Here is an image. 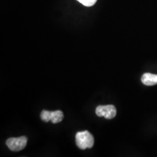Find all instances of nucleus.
Listing matches in <instances>:
<instances>
[{
  "instance_id": "1",
  "label": "nucleus",
  "mask_w": 157,
  "mask_h": 157,
  "mask_svg": "<svg viewBox=\"0 0 157 157\" xmlns=\"http://www.w3.org/2000/svg\"><path fill=\"white\" fill-rule=\"evenodd\" d=\"M76 143L78 148L84 150L86 148H91L94 145V137L88 131L78 132L76 134Z\"/></svg>"
},
{
  "instance_id": "2",
  "label": "nucleus",
  "mask_w": 157,
  "mask_h": 157,
  "mask_svg": "<svg viewBox=\"0 0 157 157\" xmlns=\"http://www.w3.org/2000/svg\"><path fill=\"white\" fill-rule=\"evenodd\" d=\"M6 144L10 150L13 151H19L23 150L27 145V138L25 136L11 137L6 141Z\"/></svg>"
},
{
  "instance_id": "3",
  "label": "nucleus",
  "mask_w": 157,
  "mask_h": 157,
  "mask_svg": "<svg viewBox=\"0 0 157 157\" xmlns=\"http://www.w3.org/2000/svg\"><path fill=\"white\" fill-rule=\"evenodd\" d=\"M41 119L45 122L52 121L53 124H57L60 122L63 119V113L61 111H49L44 110L41 113Z\"/></svg>"
},
{
  "instance_id": "4",
  "label": "nucleus",
  "mask_w": 157,
  "mask_h": 157,
  "mask_svg": "<svg viewBox=\"0 0 157 157\" xmlns=\"http://www.w3.org/2000/svg\"><path fill=\"white\" fill-rule=\"evenodd\" d=\"M95 113L98 117H103L107 119H111L117 115V109L113 105H99L96 108Z\"/></svg>"
},
{
  "instance_id": "5",
  "label": "nucleus",
  "mask_w": 157,
  "mask_h": 157,
  "mask_svg": "<svg viewBox=\"0 0 157 157\" xmlns=\"http://www.w3.org/2000/svg\"><path fill=\"white\" fill-rule=\"evenodd\" d=\"M141 82L146 86H153L157 84V75L151 73L144 74L141 77Z\"/></svg>"
},
{
  "instance_id": "6",
  "label": "nucleus",
  "mask_w": 157,
  "mask_h": 157,
  "mask_svg": "<svg viewBox=\"0 0 157 157\" xmlns=\"http://www.w3.org/2000/svg\"><path fill=\"white\" fill-rule=\"evenodd\" d=\"M77 1L86 7H91L95 5L97 0H77Z\"/></svg>"
}]
</instances>
